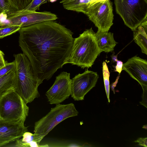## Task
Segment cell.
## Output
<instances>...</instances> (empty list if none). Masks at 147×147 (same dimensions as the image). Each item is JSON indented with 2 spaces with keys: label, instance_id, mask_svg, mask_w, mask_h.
<instances>
[{
  "label": "cell",
  "instance_id": "3",
  "mask_svg": "<svg viewBox=\"0 0 147 147\" xmlns=\"http://www.w3.org/2000/svg\"><path fill=\"white\" fill-rule=\"evenodd\" d=\"M101 52L97 44L95 33L92 28L87 29L74 38L67 63L88 68L91 67Z\"/></svg>",
  "mask_w": 147,
  "mask_h": 147
},
{
  "label": "cell",
  "instance_id": "9",
  "mask_svg": "<svg viewBox=\"0 0 147 147\" xmlns=\"http://www.w3.org/2000/svg\"><path fill=\"white\" fill-rule=\"evenodd\" d=\"M71 92V79L70 74L63 71L56 77L52 86L45 95L50 104H60L68 98Z\"/></svg>",
  "mask_w": 147,
  "mask_h": 147
},
{
  "label": "cell",
  "instance_id": "7",
  "mask_svg": "<svg viewBox=\"0 0 147 147\" xmlns=\"http://www.w3.org/2000/svg\"><path fill=\"white\" fill-rule=\"evenodd\" d=\"M57 16L49 11L37 12L17 10L7 15H1L0 26H18L21 27L48 21H54Z\"/></svg>",
  "mask_w": 147,
  "mask_h": 147
},
{
  "label": "cell",
  "instance_id": "25",
  "mask_svg": "<svg viewBox=\"0 0 147 147\" xmlns=\"http://www.w3.org/2000/svg\"><path fill=\"white\" fill-rule=\"evenodd\" d=\"M116 65L115 66V71L117 72L120 74L122 70L123 65V62L120 60H117L116 61Z\"/></svg>",
  "mask_w": 147,
  "mask_h": 147
},
{
  "label": "cell",
  "instance_id": "1",
  "mask_svg": "<svg viewBox=\"0 0 147 147\" xmlns=\"http://www.w3.org/2000/svg\"><path fill=\"white\" fill-rule=\"evenodd\" d=\"M19 31V45L41 82L50 79L67 63L74 40L70 30L48 21L21 27Z\"/></svg>",
  "mask_w": 147,
  "mask_h": 147
},
{
  "label": "cell",
  "instance_id": "20",
  "mask_svg": "<svg viewBox=\"0 0 147 147\" xmlns=\"http://www.w3.org/2000/svg\"><path fill=\"white\" fill-rule=\"evenodd\" d=\"M21 27L18 26H10L0 27V38L12 34L19 31Z\"/></svg>",
  "mask_w": 147,
  "mask_h": 147
},
{
  "label": "cell",
  "instance_id": "10",
  "mask_svg": "<svg viewBox=\"0 0 147 147\" xmlns=\"http://www.w3.org/2000/svg\"><path fill=\"white\" fill-rule=\"evenodd\" d=\"M99 78L97 72L88 69L71 79V96L76 101L82 100L85 96L95 86Z\"/></svg>",
  "mask_w": 147,
  "mask_h": 147
},
{
  "label": "cell",
  "instance_id": "11",
  "mask_svg": "<svg viewBox=\"0 0 147 147\" xmlns=\"http://www.w3.org/2000/svg\"><path fill=\"white\" fill-rule=\"evenodd\" d=\"M122 70L125 71L141 85L143 90L142 95H147V60L136 56H134L123 64Z\"/></svg>",
  "mask_w": 147,
  "mask_h": 147
},
{
  "label": "cell",
  "instance_id": "2",
  "mask_svg": "<svg viewBox=\"0 0 147 147\" xmlns=\"http://www.w3.org/2000/svg\"><path fill=\"white\" fill-rule=\"evenodd\" d=\"M16 63L13 87L27 104L40 96L39 86L42 83L36 76L31 63L24 53L14 54Z\"/></svg>",
  "mask_w": 147,
  "mask_h": 147
},
{
  "label": "cell",
  "instance_id": "14",
  "mask_svg": "<svg viewBox=\"0 0 147 147\" xmlns=\"http://www.w3.org/2000/svg\"><path fill=\"white\" fill-rule=\"evenodd\" d=\"M134 41L140 47L142 52L147 55V20L133 31Z\"/></svg>",
  "mask_w": 147,
  "mask_h": 147
},
{
  "label": "cell",
  "instance_id": "4",
  "mask_svg": "<svg viewBox=\"0 0 147 147\" xmlns=\"http://www.w3.org/2000/svg\"><path fill=\"white\" fill-rule=\"evenodd\" d=\"M13 86L0 96V119L24 122L29 108Z\"/></svg>",
  "mask_w": 147,
  "mask_h": 147
},
{
  "label": "cell",
  "instance_id": "21",
  "mask_svg": "<svg viewBox=\"0 0 147 147\" xmlns=\"http://www.w3.org/2000/svg\"><path fill=\"white\" fill-rule=\"evenodd\" d=\"M49 0H32L30 3L23 11H35L39 9L40 7L43 4L46 3Z\"/></svg>",
  "mask_w": 147,
  "mask_h": 147
},
{
  "label": "cell",
  "instance_id": "12",
  "mask_svg": "<svg viewBox=\"0 0 147 147\" xmlns=\"http://www.w3.org/2000/svg\"><path fill=\"white\" fill-rule=\"evenodd\" d=\"M28 127L23 121L0 119V147L20 139L28 131Z\"/></svg>",
  "mask_w": 147,
  "mask_h": 147
},
{
  "label": "cell",
  "instance_id": "29",
  "mask_svg": "<svg viewBox=\"0 0 147 147\" xmlns=\"http://www.w3.org/2000/svg\"><path fill=\"white\" fill-rule=\"evenodd\" d=\"M107 0H91L90 2V5L98 2L105 1Z\"/></svg>",
  "mask_w": 147,
  "mask_h": 147
},
{
  "label": "cell",
  "instance_id": "15",
  "mask_svg": "<svg viewBox=\"0 0 147 147\" xmlns=\"http://www.w3.org/2000/svg\"><path fill=\"white\" fill-rule=\"evenodd\" d=\"M22 138L15 141L13 146L16 147H49L48 145H40L42 140L34 134L26 131L22 135Z\"/></svg>",
  "mask_w": 147,
  "mask_h": 147
},
{
  "label": "cell",
  "instance_id": "26",
  "mask_svg": "<svg viewBox=\"0 0 147 147\" xmlns=\"http://www.w3.org/2000/svg\"><path fill=\"white\" fill-rule=\"evenodd\" d=\"M4 55L3 53L0 50V68L5 66L7 62L5 60Z\"/></svg>",
  "mask_w": 147,
  "mask_h": 147
},
{
  "label": "cell",
  "instance_id": "13",
  "mask_svg": "<svg viewBox=\"0 0 147 147\" xmlns=\"http://www.w3.org/2000/svg\"><path fill=\"white\" fill-rule=\"evenodd\" d=\"M95 36L97 45L101 52L108 53L114 51L117 42L114 38L113 33L98 30Z\"/></svg>",
  "mask_w": 147,
  "mask_h": 147
},
{
  "label": "cell",
  "instance_id": "30",
  "mask_svg": "<svg viewBox=\"0 0 147 147\" xmlns=\"http://www.w3.org/2000/svg\"><path fill=\"white\" fill-rule=\"evenodd\" d=\"M142 128L145 129H147V125H144Z\"/></svg>",
  "mask_w": 147,
  "mask_h": 147
},
{
  "label": "cell",
  "instance_id": "28",
  "mask_svg": "<svg viewBox=\"0 0 147 147\" xmlns=\"http://www.w3.org/2000/svg\"><path fill=\"white\" fill-rule=\"evenodd\" d=\"M111 57L112 59L111 61L113 62H116V61L118 60L117 58V55H115L114 54V53L112 54V55L111 56Z\"/></svg>",
  "mask_w": 147,
  "mask_h": 147
},
{
  "label": "cell",
  "instance_id": "6",
  "mask_svg": "<svg viewBox=\"0 0 147 147\" xmlns=\"http://www.w3.org/2000/svg\"><path fill=\"white\" fill-rule=\"evenodd\" d=\"M78 113L73 103L57 104L46 115L35 122L34 134L42 139L57 125L67 118L77 116Z\"/></svg>",
  "mask_w": 147,
  "mask_h": 147
},
{
  "label": "cell",
  "instance_id": "17",
  "mask_svg": "<svg viewBox=\"0 0 147 147\" xmlns=\"http://www.w3.org/2000/svg\"><path fill=\"white\" fill-rule=\"evenodd\" d=\"M15 69L0 78V96L5 91L13 86Z\"/></svg>",
  "mask_w": 147,
  "mask_h": 147
},
{
  "label": "cell",
  "instance_id": "19",
  "mask_svg": "<svg viewBox=\"0 0 147 147\" xmlns=\"http://www.w3.org/2000/svg\"><path fill=\"white\" fill-rule=\"evenodd\" d=\"M102 71L105 87L108 101L110 102L109 98L110 84L109 78L110 72L106 62L103 61L102 63Z\"/></svg>",
  "mask_w": 147,
  "mask_h": 147
},
{
  "label": "cell",
  "instance_id": "16",
  "mask_svg": "<svg viewBox=\"0 0 147 147\" xmlns=\"http://www.w3.org/2000/svg\"><path fill=\"white\" fill-rule=\"evenodd\" d=\"M91 0H62L60 3L66 9L86 14Z\"/></svg>",
  "mask_w": 147,
  "mask_h": 147
},
{
  "label": "cell",
  "instance_id": "22",
  "mask_svg": "<svg viewBox=\"0 0 147 147\" xmlns=\"http://www.w3.org/2000/svg\"><path fill=\"white\" fill-rule=\"evenodd\" d=\"M16 63L14 61L10 63L7 62L5 65L0 68V78L9 72L15 69Z\"/></svg>",
  "mask_w": 147,
  "mask_h": 147
},
{
  "label": "cell",
  "instance_id": "18",
  "mask_svg": "<svg viewBox=\"0 0 147 147\" xmlns=\"http://www.w3.org/2000/svg\"><path fill=\"white\" fill-rule=\"evenodd\" d=\"M18 10L11 0H0V11L4 14H8Z\"/></svg>",
  "mask_w": 147,
  "mask_h": 147
},
{
  "label": "cell",
  "instance_id": "31",
  "mask_svg": "<svg viewBox=\"0 0 147 147\" xmlns=\"http://www.w3.org/2000/svg\"><path fill=\"white\" fill-rule=\"evenodd\" d=\"M2 13L0 11V17H1V14Z\"/></svg>",
  "mask_w": 147,
  "mask_h": 147
},
{
  "label": "cell",
  "instance_id": "27",
  "mask_svg": "<svg viewBox=\"0 0 147 147\" xmlns=\"http://www.w3.org/2000/svg\"><path fill=\"white\" fill-rule=\"evenodd\" d=\"M119 78V76H118L117 78V79L115 81V82L112 83V84L111 85V90L113 91L114 94H115V90L114 89L115 87L116 86V85L118 82V80Z\"/></svg>",
  "mask_w": 147,
  "mask_h": 147
},
{
  "label": "cell",
  "instance_id": "8",
  "mask_svg": "<svg viewBox=\"0 0 147 147\" xmlns=\"http://www.w3.org/2000/svg\"><path fill=\"white\" fill-rule=\"evenodd\" d=\"M86 14L97 27L98 30L102 32H108L113 24L112 5L110 0L90 5Z\"/></svg>",
  "mask_w": 147,
  "mask_h": 147
},
{
  "label": "cell",
  "instance_id": "24",
  "mask_svg": "<svg viewBox=\"0 0 147 147\" xmlns=\"http://www.w3.org/2000/svg\"><path fill=\"white\" fill-rule=\"evenodd\" d=\"M138 143V145L145 147H147V138H140L134 141Z\"/></svg>",
  "mask_w": 147,
  "mask_h": 147
},
{
  "label": "cell",
  "instance_id": "23",
  "mask_svg": "<svg viewBox=\"0 0 147 147\" xmlns=\"http://www.w3.org/2000/svg\"><path fill=\"white\" fill-rule=\"evenodd\" d=\"M18 9V10H22L26 8L32 0H11Z\"/></svg>",
  "mask_w": 147,
  "mask_h": 147
},
{
  "label": "cell",
  "instance_id": "5",
  "mask_svg": "<svg viewBox=\"0 0 147 147\" xmlns=\"http://www.w3.org/2000/svg\"><path fill=\"white\" fill-rule=\"evenodd\" d=\"M116 11L133 31L147 20V0H114Z\"/></svg>",
  "mask_w": 147,
  "mask_h": 147
}]
</instances>
